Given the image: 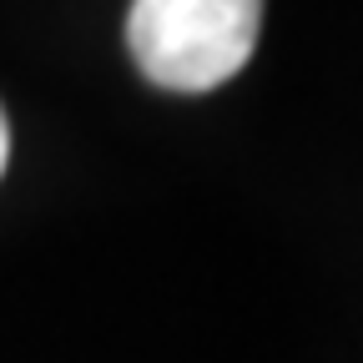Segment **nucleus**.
Returning <instances> with one entry per match:
<instances>
[{"mask_svg": "<svg viewBox=\"0 0 363 363\" xmlns=\"http://www.w3.org/2000/svg\"><path fill=\"white\" fill-rule=\"evenodd\" d=\"M262 35V0H131L126 45L152 86L202 96L233 81Z\"/></svg>", "mask_w": 363, "mask_h": 363, "instance_id": "obj_1", "label": "nucleus"}, {"mask_svg": "<svg viewBox=\"0 0 363 363\" xmlns=\"http://www.w3.org/2000/svg\"><path fill=\"white\" fill-rule=\"evenodd\" d=\"M6 162H11V121L0 111V177H6Z\"/></svg>", "mask_w": 363, "mask_h": 363, "instance_id": "obj_2", "label": "nucleus"}]
</instances>
